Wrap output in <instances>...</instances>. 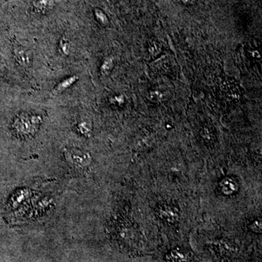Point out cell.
<instances>
[{"instance_id":"3957f363","label":"cell","mask_w":262,"mask_h":262,"mask_svg":"<svg viewBox=\"0 0 262 262\" xmlns=\"http://www.w3.org/2000/svg\"><path fill=\"white\" fill-rule=\"evenodd\" d=\"M77 77H71V78L67 79V80L63 81V82H62L61 83L58 84V85L57 86L56 90L54 91L55 94H59V93L61 92V91H64V90L68 89L71 84H73L74 82H75V80H77Z\"/></svg>"},{"instance_id":"277c9868","label":"cell","mask_w":262,"mask_h":262,"mask_svg":"<svg viewBox=\"0 0 262 262\" xmlns=\"http://www.w3.org/2000/svg\"><path fill=\"white\" fill-rule=\"evenodd\" d=\"M222 187H228V188H229V184H226L225 182H223L222 183ZM234 187V184H232V182H230V190L232 191H234V190H235V187Z\"/></svg>"},{"instance_id":"6da1fadb","label":"cell","mask_w":262,"mask_h":262,"mask_svg":"<svg viewBox=\"0 0 262 262\" xmlns=\"http://www.w3.org/2000/svg\"><path fill=\"white\" fill-rule=\"evenodd\" d=\"M65 158L67 163L75 168H84L91 163V157L89 153L78 149H67Z\"/></svg>"},{"instance_id":"7a4b0ae2","label":"cell","mask_w":262,"mask_h":262,"mask_svg":"<svg viewBox=\"0 0 262 262\" xmlns=\"http://www.w3.org/2000/svg\"><path fill=\"white\" fill-rule=\"evenodd\" d=\"M39 123V117L24 115L15 122V130L22 135H30L36 132Z\"/></svg>"}]
</instances>
